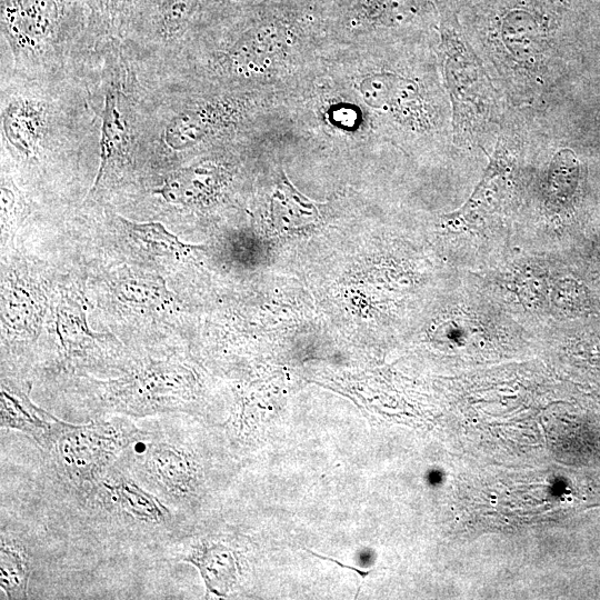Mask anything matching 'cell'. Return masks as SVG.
Masks as SVG:
<instances>
[{"instance_id": "cell-7", "label": "cell", "mask_w": 600, "mask_h": 600, "mask_svg": "<svg viewBox=\"0 0 600 600\" xmlns=\"http://www.w3.org/2000/svg\"><path fill=\"white\" fill-rule=\"evenodd\" d=\"M118 462L170 509H182L200 492L202 470L194 452L172 431H150Z\"/></svg>"}, {"instance_id": "cell-1", "label": "cell", "mask_w": 600, "mask_h": 600, "mask_svg": "<svg viewBox=\"0 0 600 600\" xmlns=\"http://www.w3.org/2000/svg\"><path fill=\"white\" fill-rule=\"evenodd\" d=\"M100 97L91 62L79 71L26 77L0 70L1 157L26 168L99 159Z\"/></svg>"}, {"instance_id": "cell-9", "label": "cell", "mask_w": 600, "mask_h": 600, "mask_svg": "<svg viewBox=\"0 0 600 600\" xmlns=\"http://www.w3.org/2000/svg\"><path fill=\"white\" fill-rule=\"evenodd\" d=\"M191 387L182 367L150 364L107 383L101 400L109 412L143 418L183 409L192 394Z\"/></svg>"}, {"instance_id": "cell-8", "label": "cell", "mask_w": 600, "mask_h": 600, "mask_svg": "<svg viewBox=\"0 0 600 600\" xmlns=\"http://www.w3.org/2000/svg\"><path fill=\"white\" fill-rule=\"evenodd\" d=\"M442 63L453 109L456 139L470 138L490 119L494 98L481 61L452 26L441 30Z\"/></svg>"}, {"instance_id": "cell-16", "label": "cell", "mask_w": 600, "mask_h": 600, "mask_svg": "<svg viewBox=\"0 0 600 600\" xmlns=\"http://www.w3.org/2000/svg\"><path fill=\"white\" fill-rule=\"evenodd\" d=\"M579 177V163L572 151H559L550 164L549 191L559 199H567L573 193Z\"/></svg>"}, {"instance_id": "cell-10", "label": "cell", "mask_w": 600, "mask_h": 600, "mask_svg": "<svg viewBox=\"0 0 600 600\" xmlns=\"http://www.w3.org/2000/svg\"><path fill=\"white\" fill-rule=\"evenodd\" d=\"M231 538L206 536L172 544L170 558L194 566L206 584V596L228 598L239 586L242 566Z\"/></svg>"}, {"instance_id": "cell-11", "label": "cell", "mask_w": 600, "mask_h": 600, "mask_svg": "<svg viewBox=\"0 0 600 600\" xmlns=\"http://www.w3.org/2000/svg\"><path fill=\"white\" fill-rule=\"evenodd\" d=\"M29 386L19 387L2 380L0 392V426L32 438L44 449L62 420L37 407L29 398Z\"/></svg>"}, {"instance_id": "cell-13", "label": "cell", "mask_w": 600, "mask_h": 600, "mask_svg": "<svg viewBox=\"0 0 600 600\" xmlns=\"http://www.w3.org/2000/svg\"><path fill=\"white\" fill-rule=\"evenodd\" d=\"M31 577V557L18 537L1 530L0 588L6 599H27Z\"/></svg>"}, {"instance_id": "cell-15", "label": "cell", "mask_w": 600, "mask_h": 600, "mask_svg": "<svg viewBox=\"0 0 600 600\" xmlns=\"http://www.w3.org/2000/svg\"><path fill=\"white\" fill-rule=\"evenodd\" d=\"M128 232L139 240L147 249L164 254H187L194 249L184 244L171 234L160 222L137 223L119 217Z\"/></svg>"}, {"instance_id": "cell-6", "label": "cell", "mask_w": 600, "mask_h": 600, "mask_svg": "<svg viewBox=\"0 0 600 600\" xmlns=\"http://www.w3.org/2000/svg\"><path fill=\"white\" fill-rule=\"evenodd\" d=\"M101 521L147 538H172L176 514L118 461L90 486L72 492Z\"/></svg>"}, {"instance_id": "cell-12", "label": "cell", "mask_w": 600, "mask_h": 600, "mask_svg": "<svg viewBox=\"0 0 600 600\" xmlns=\"http://www.w3.org/2000/svg\"><path fill=\"white\" fill-rule=\"evenodd\" d=\"M359 90L366 103L378 110L407 113L419 108L417 83L397 74H369Z\"/></svg>"}, {"instance_id": "cell-5", "label": "cell", "mask_w": 600, "mask_h": 600, "mask_svg": "<svg viewBox=\"0 0 600 600\" xmlns=\"http://www.w3.org/2000/svg\"><path fill=\"white\" fill-rule=\"evenodd\" d=\"M206 0H138L120 42L137 77L173 57L202 22Z\"/></svg>"}, {"instance_id": "cell-4", "label": "cell", "mask_w": 600, "mask_h": 600, "mask_svg": "<svg viewBox=\"0 0 600 600\" xmlns=\"http://www.w3.org/2000/svg\"><path fill=\"white\" fill-rule=\"evenodd\" d=\"M150 434L129 417H100L88 423L62 421L44 449L49 464L69 491L98 480L120 456Z\"/></svg>"}, {"instance_id": "cell-17", "label": "cell", "mask_w": 600, "mask_h": 600, "mask_svg": "<svg viewBox=\"0 0 600 600\" xmlns=\"http://www.w3.org/2000/svg\"><path fill=\"white\" fill-rule=\"evenodd\" d=\"M308 551H309L310 553L314 554V556L318 557V558H321V559H324V560H326V559H327V560H330V561H332V562H336V563L339 564L340 567L348 568V569H351V570L356 571V572L362 578V580H363L368 574L371 573V570L362 571V570H360V569H357V568H353V567H349V566L342 564V563H340L338 560H334V559H331V558H328V557H322V556H320V554H317V553H314V552L311 551V550H308Z\"/></svg>"}, {"instance_id": "cell-3", "label": "cell", "mask_w": 600, "mask_h": 600, "mask_svg": "<svg viewBox=\"0 0 600 600\" xmlns=\"http://www.w3.org/2000/svg\"><path fill=\"white\" fill-rule=\"evenodd\" d=\"M93 70L100 97L99 163L87 198L100 190L107 177L136 166L141 93V83L118 38L100 43Z\"/></svg>"}, {"instance_id": "cell-18", "label": "cell", "mask_w": 600, "mask_h": 600, "mask_svg": "<svg viewBox=\"0 0 600 600\" xmlns=\"http://www.w3.org/2000/svg\"><path fill=\"white\" fill-rule=\"evenodd\" d=\"M82 1L89 2V0H82ZM88 4H89V3H88Z\"/></svg>"}, {"instance_id": "cell-14", "label": "cell", "mask_w": 600, "mask_h": 600, "mask_svg": "<svg viewBox=\"0 0 600 600\" xmlns=\"http://www.w3.org/2000/svg\"><path fill=\"white\" fill-rule=\"evenodd\" d=\"M138 0H89L91 24L103 38H121Z\"/></svg>"}, {"instance_id": "cell-2", "label": "cell", "mask_w": 600, "mask_h": 600, "mask_svg": "<svg viewBox=\"0 0 600 600\" xmlns=\"http://www.w3.org/2000/svg\"><path fill=\"white\" fill-rule=\"evenodd\" d=\"M1 68L26 77L83 69L100 38L82 0H0Z\"/></svg>"}]
</instances>
